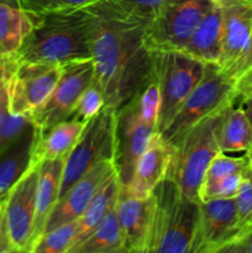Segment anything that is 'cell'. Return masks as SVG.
Segmentation results:
<instances>
[{"instance_id":"obj_9","label":"cell","mask_w":252,"mask_h":253,"mask_svg":"<svg viewBox=\"0 0 252 253\" xmlns=\"http://www.w3.org/2000/svg\"><path fill=\"white\" fill-rule=\"evenodd\" d=\"M211 0H167L147 26L150 51H179L190 39Z\"/></svg>"},{"instance_id":"obj_38","label":"cell","mask_w":252,"mask_h":253,"mask_svg":"<svg viewBox=\"0 0 252 253\" xmlns=\"http://www.w3.org/2000/svg\"><path fill=\"white\" fill-rule=\"evenodd\" d=\"M237 103L241 105L252 127V86H244L240 89Z\"/></svg>"},{"instance_id":"obj_11","label":"cell","mask_w":252,"mask_h":253,"mask_svg":"<svg viewBox=\"0 0 252 253\" xmlns=\"http://www.w3.org/2000/svg\"><path fill=\"white\" fill-rule=\"evenodd\" d=\"M40 165H30L5 199L7 235L14 252L31 253Z\"/></svg>"},{"instance_id":"obj_23","label":"cell","mask_w":252,"mask_h":253,"mask_svg":"<svg viewBox=\"0 0 252 253\" xmlns=\"http://www.w3.org/2000/svg\"><path fill=\"white\" fill-rule=\"evenodd\" d=\"M36 128H30L17 142L0 156V202L6 199L15 183L31 165Z\"/></svg>"},{"instance_id":"obj_10","label":"cell","mask_w":252,"mask_h":253,"mask_svg":"<svg viewBox=\"0 0 252 253\" xmlns=\"http://www.w3.org/2000/svg\"><path fill=\"white\" fill-rule=\"evenodd\" d=\"M63 63H16L7 79L9 113L31 115L44 103L61 77Z\"/></svg>"},{"instance_id":"obj_39","label":"cell","mask_w":252,"mask_h":253,"mask_svg":"<svg viewBox=\"0 0 252 253\" xmlns=\"http://www.w3.org/2000/svg\"><path fill=\"white\" fill-rule=\"evenodd\" d=\"M14 66L15 61H4V59H0V90L6 84Z\"/></svg>"},{"instance_id":"obj_31","label":"cell","mask_w":252,"mask_h":253,"mask_svg":"<svg viewBox=\"0 0 252 253\" xmlns=\"http://www.w3.org/2000/svg\"><path fill=\"white\" fill-rule=\"evenodd\" d=\"M104 106H105L104 94L98 84L94 82L83 91L69 119H74V120L82 121V123H88L103 110Z\"/></svg>"},{"instance_id":"obj_5","label":"cell","mask_w":252,"mask_h":253,"mask_svg":"<svg viewBox=\"0 0 252 253\" xmlns=\"http://www.w3.org/2000/svg\"><path fill=\"white\" fill-rule=\"evenodd\" d=\"M222 113L209 116L190 128L173 151L167 177L180 194L200 202L199 193L210 162L221 153L217 128Z\"/></svg>"},{"instance_id":"obj_17","label":"cell","mask_w":252,"mask_h":253,"mask_svg":"<svg viewBox=\"0 0 252 253\" xmlns=\"http://www.w3.org/2000/svg\"><path fill=\"white\" fill-rule=\"evenodd\" d=\"M155 205V194L141 199L130 197L123 190L120 192L115 208L124 236L125 252L147 253Z\"/></svg>"},{"instance_id":"obj_18","label":"cell","mask_w":252,"mask_h":253,"mask_svg":"<svg viewBox=\"0 0 252 253\" xmlns=\"http://www.w3.org/2000/svg\"><path fill=\"white\" fill-rule=\"evenodd\" d=\"M222 17L220 0H211L199 25L187 43L179 51L203 62L204 64H217L221 56Z\"/></svg>"},{"instance_id":"obj_19","label":"cell","mask_w":252,"mask_h":253,"mask_svg":"<svg viewBox=\"0 0 252 253\" xmlns=\"http://www.w3.org/2000/svg\"><path fill=\"white\" fill-rule=\"evenodd\" d=\"M66 158L44 161L40 165L39 184L36 194V214H35L34 234H32L31 253L40 237L43 235L47 220L61 197V184Z\"/></svg>"},{"instance_id":"obj_30","label":"cell","mask_w":252,"mask_h":253,"mask_svg":"<svg viewBox=\"0 0 252 253\" xmlns=\"http://www.w3.org/2000/svg\"><path fill=\"white\" fill-rule=\"evenodd\" d=\"M34 127L30 115L11 114L7 111L0 125V156Z\"/></svg>"},{"instance_id":"obj_1","label":"cell","mask_w":252,"mask_h":253,"mask_svg":"<svg viewBox=\"0 0 252 253\" xmlns=\"http://www.w3.org/2000/svg\"><path fill=\"white\" fill-rule=\"evenodd\" d=\"M86 11L95 83L105 106L119 111L152 77V53L146 39L151 19L119 0H99Z\"/></svg>"},{"instance_id":"obj_25","label":"cell","mask_w":252,"mask_h":253,"mask_svg":"<svg viewBox=\"0 0 252 253\" xmlns=\"http://www.w3.org/2000/svg\"><path fill=\"white\" fill-rule=\"evenodd\" d=\"M116 207V204H115ZM109 211L103 221L86 236L72 253H120L125 252L124 236L116 216V208Z\"/></svg>"},{"instance_id":"obj_12","label":"cell","mask_w":252,"mask_h":253,"mask_svg":"<svg viewBox=\"0 0 252 253\" xmlns=\"http://www.w3.org/2000/svg\"><path fill=\"white\" fill-rule=\"evenodd\" d=\"M239 236L235 198L202 202L190 253H224Z\"/></svg>"},{"instance_id":"obj_3","label":"cell","mask_w":252,"mask_h":253,"mask_svg":"<svg viewBox=\"0 0 252 253\" xmlns=\"http://www.w3.org/2000/svg\"><path fill=\"white\" fill-rule=\"evenodd\" d=\"M153 194L156 205L147 253H190L202 202L180 194L177 185L168 178Z\"/></svg>"},{"instance_id":"obj_44","label":"cell","mask_w":252,"mask_h":253,"mask_svg":"<svg viewBox=\"0 0 252 253\" xmlns=\"http://www.w3.org/2000/svg\"><path fill=\"white\" fill-rule=\"evenodd\" d=\"M250 1H252V0H250Z\"/></svg>"},{"instance_id":"obj_6","label":"cell","mask_w":252,"mask_h":253,"mask_svg":"<svg viewBox=\"0 0 252 253\" xmlns=\"http://www.w3.org/2000/svg\"><path fill=\"white\" fill-rule=\"evenodd\" d=\"M119 111L109 106L88 121L78 142L64 160L61 195L86 172L106 161L118 160Z\"/></svg>"},{"instance_id":"obj_7","label":"cell","mask_w":252,"mask_h":253,"mask_svg":"<svg viewBox=\"0 0 252 253\" xmlns=\"http://www.w3.org/2000/svg\"><path fill=\"white\" fill-rule=\"evenodd\" d=\"M151 53L152 74L160 85L162 98L156 131L162 132L203 78L207 64L175 49Z\"/></svg>"},{"instance_id":"obj_33","label":"cell","mask_w":252,"mask_h":253,"mask_svg":"<svg viewBox=\"0 0 252 253\" xmlns=\"http://www.w3.org/2000/svg\"><path fill=\"white\" fill-rule=\"evenodd\" d=\"M244 173L245 172L234 173V174L226 175V177L221 178L214 183L203 185L199 193L200 202L235 198L239 193L242 180H244Z\"/></svg>"},{"instance_id":"obj_45","label":"cell","mask_w":252,"mask_h":253,"mask_svg":"<svg viewBox=\"0 0 252 253\" xmlns=\"http://www.w3.org/2000/svg\"><path fill=\"white\" fill-rule=\"evenodd\" d=\"M251 165H252V163H251Z\"/></svg>"},{"instance_id":"obj_32","label":"cell","mask_w":252,"mask_h":253,"mask_svg":"<svg viewBox=\"0 0 252 253\" xmlns=\"http://www.w3.org/2000/svg\"><path fill=\"white\" fill-rule=\"evenodd\" d=\"M239 216L240 236L252 227V165L245 170L244 180L239 193L235 197ZM239 236V237H240Z\"/></svg>"},{"instance_id":"obj_34","label":"cell","mask_w":252,"mask_h":253,"mask_svg":"<svg viewBox=\"0 0 252 253\" xmlns=\"http://www.w3.org/2000/svg\"><path fill=\"white\" fill-rule=\"evenodd\" d=\"M250 72H252V35L250 37V41L247 43V47L245 48L244 53L240 57L239 61L236 62V64L232 67L229 74L239 84Z\"/></svg>"},{"instance_id":"obj_41","label":"cell","mask_w":252,"mask_h":253,"mask_svg":"<svg viewBox=\"0 0 252 253\" xmlns=\"http://www.w3.org/2000/svg\"><path fill=\"white\" fill-rule=\"evenodd\" d=\"M244 86H252V72H250L244 79L239 83V91L240 89L244 88Z\"/></svg>"},{"instance_id":"obj_29","label":"cell","mask_w":252,"mask_h":253,"mask_svg":"<svg viewBox=\"0 0 252 253\" xmlns=\"http://www.w3.org/2000/svg\"><path fill=\"white\" fill-rule=\"evenodd\" d=\"M249 167L250 161L246 157V155L241 156V157H234V156H229L227 153H219L210 162L209 167H208L207 172H205L202 187L216 182V180L221 179V178L226 177V175L245 172Z\"/></svg>"},{"instance_id":"obj_16","label":"cell","mask_w":252,"mask_h":253,"mask_svg":"<svg viewBox=\"0 0 252 253\" xmlns=\"http://www.w3.org/2000/svg\"><path fill=\"white\" fill-rule=\"evenodd\" d=\"M222 43L219 67L229 73L236 64L252 35V1L220 0Z\"/></svg>"},{"instance_id":"obj_28","label":"cell","mask_w":252,"mask_h":253,"mask_svg":"<svg viewBox=\"0 0 252 253\" xmlns=\"http://www.w3.org/2000/svg\"><path fill=\"white\" fill-rule=\"evenodd\" d=\"M98 1L99 0H16V4L32 16H41L52 12L84 9Z\"/></svg>"},{"instance_id":"obj_36","label":"cell","mask_w":252,"mask_h":253,"mask_svg":"<svg viewBox=\"0 0 252 253\" xmlns=\"http://www.w3.org/2000/svg\"><path fill=\"white\" fill-rule=\"evenodd\" d=\"M224 253H252V227L227 247Z\"/></svg>"},{"instance_id":"obj_21","label":"cell","mask_w":252,"mask_h":253,"mask_svg":"<svg viewBox=\"0 0 252 253\" xmlns=\"http://www.w3.org/2000/svg\"><path fill=\"white\" fill-rule=\"evenodd\" d=\"M121 187H123V183L120 180L119 170H115L101 185L100 189L96 192L88 207L85 208L83 214L77 220L78 226H77L76 236L68 253L73 252L74 249L86 239V236L103 221L104 217L115 207L119 195H120Z\"/></svg>"},{"instance_id":"obj_24","label":"cell","mask_w":252,"mask_h":253,"mask_svg":"<svg viewBox=\"0 0 252 253\" xmlns=\"http://www.w3.org/2000/svg\"><path fill=\"white\" fill-rule=\"evenodd\" d=\"M217 142L222 153H246L252 146V127L237 100L222 113L217 128Z\"/></svg>"},{"instance_id":"obj_22","label":"cell","mask_w":252,"mask_h":253,"mask_svg":"<svg viewBox=\"0 0 252 253\" xmlns=\"http://www.w3.org/2000/svg\"><path fill=\"white\" fill-rule=\"evenodd\" d=\"M34 29V17L15 4L0 2V59L15 61Z\"/></svg>"},{"instance_id":"obj_43","label":"cell","mask_w":252,"mask_h":253,"mask_svg":"<svg viewBox=\"0 0 252 253\" xmlns=\"http://www.w3.org/2000/svg\"><path fill=\"white\" fill-rule=\"evenodd\" d=\"M0 2H9V4H16V0H0Z\"/></svg>"},{"instance_id":"obj_2","label":"cell","mask_w":252,"mask_h":253,"mask_svg":"<svg viewBox=\"0 0 252 253\" xmlns=\"http://www.w3.org/2000/svg\"><path fill=\"white\" fill-rule=\"evenodd\" d=\"M32 17L34 29L17 52L16 63L62 64L91 57L86 7Z\"/></svg>"},{"instance_id":"obj_13","label":"cell","mask_w":252,"mask_h":253,"mask_svg":"<svg viewBox=\"0 0 252 253\" xmlns=\"http://www.w3.org/2000/svg\"><path fill=\"white\" fill-rule=\"evenodd\" d=\"M115 170H118L115 161H106L96 165L83 177L79 178L59 197L47 220L44 232L59 225L78 220L96 192Z\"/></svg>"},{"instance_id":"obj_14","label":"cell","mask_w":252,"mask_h":253,"mask_svg":"<svg viewBox=\"0 0 252 253\" xmlns=\"http://www.w3.org/2000/svg\"><path fill=\"white\" fill-rule=\"evenodd\" d=\"M155 131L141 119L136 95L119 110L116 165L123 185L130 180L136 162L146 150Z\"/></svg>"},{"instance_id":"obj_4","label":"cell","mask_w":252,"mask_h":253,"mask_svg":"<svg viewBox=\"0 0 252 253\" xmlns=\"http://www.w3.org/2000/svg\"><path fill=\"white\" fill-rule=\"evenodd\" d=\"M239 93V84L226 71L217 64H207L203 78L160 133L172 147H175L198 123L234 104Z\"/></svg>"},{"instance_id":"obj_35","label":"cell","mask_w":252,"mask_h":253,"mask_svg":"<svg viewBox=\"0 0 252 253\" xmlns=\"http://www.w3.org/2000/svg\"><path fill=\"white\" fill-rule=\"evenodd\" d=\"M119 1H121L133 11L138 12L148 19H152L153 15L167 0H119Z\"/></svg>"},{"instance_id":"obj_8","label":"cell","mask_w":252,"mask_h":253,"mask_svg":"<svg viewBox=\"0 0 252 253\" xmlns=\"http://www.w3.org/2000/svg\"><path fill=\"white\" fill-rule=\"evenodd\" d=\"M95 82L91 57L63 63L61 77L48 98L30 115L35 128L44 133L73 114L77 101L83 91Z\"/></svg>"},{"instance_id":"obj_42","label":"cell","mask_w":252,"mask_h":253,"mask_svg":"<svg viewBox=\"0 0 252 253\" xmlns=\"http://www.w3.org/2000/svg\"><path fill=\"white\" fill-rule=\"evenodd\" d=\"M245 155H246V157L249 158V161H250V165H251V163H252V146H251V147L249 148V151H247V152L245 153Z\"/></svg>"},{"instance_id":"obj_27","label":"cell","mask_w":252,"mask_h":253,"mask_svg":"<svg viewBox=\"0 0 252 253\" xmlns=\"http://www.w3.org/2000/svg\"><path fill=\"white\" fill-rule=\"evenodd\" d=\"M136 100H137L138 113L143 123L153 130H157L162 98H161L160 85L153 74L146 85L136 94Z\"/></svg>"},{"instance_id":"obj_15","label":"cell","mask_w":252,"mask_h":253,"mask_svg":"<svg viewBox=\"0 0 252 253\" xmlns=\"http://www.w3.org/2000/svg\"><path fill=\"white\" fill-rule=\"evenodd\" d=\"M174 148L160 132L152 133L147 147L137 160L130 180L121 190L133 198H148L166 179Z\"/></svg>"},{"instance_id":"obj_40","label":"cell","mask_w":252,"mask_h":253,"mask_svg":"<svg viewBox=\"0 0 252 253\" xmlns=\"http://www.w3.org/2000/svg\"><path fill=\"white\" fill-rule=\"evenodd\" d=\"M7 111H9V99H7V88L5 84L4 88L0 90V125H1Z\"/></svg>"},{"instance_id":"obj_20","label":"cell","mask_w":252,"mask_h":253,"mask_svg":"<svg viewBox=\"0 0 252 253\" xmlns=\"http://www.w3.org/2000/svg\"><path fill=\"white\" fill-rule=\"evenodd\" d=\"M86 123L67 119L49 128L44 133L36 130L34 151H32V163H42L44 161L66 158L71 153L76 143L78 142Z\"/></svg>"},{"instance_id":"obj_26","label":"cell","mask_w":252,"mask_h":253,"mask_svg":"<svg viewBox=\"0 0 252 253\" xmlns=\"http://www.w3.org/2000/svg\"><path fill=\"white\" fill-rule=\"evenodd\" d=\"M77 226L78 221L74 220L46 231L40 237L32 253H68L76 236Z\"/></svg>"},{"instance_id":"obj_37","label":"cell","mask_w":252,"mask_h":253,"mask_svg":"<svg viewBox=\"0 0 252 253\" xmlns=\"http://www.w3.org/2000/svg\"><path fill=\"white\" fill-rule=\"evenodd\" d=\"M11 244L7 235L6 220H5V200L0 202V253H12Z\"/></svg>"}]
</instances>
